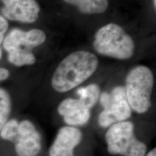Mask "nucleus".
I'll return each mask as SVG.
<instances>
[{"label":"nucleus","instance_id":"f257e3e1","mask_svg":"<svg viewBox=\"0 0 156 156\" xmlns=\"http://www.w3.org/2000/svg\"><path fill=\"white\" fill-rule=\"evenodd\" d=\"M98 66V59L92 52H73L58 64L51 78L52 87L58 93L68 92L92 76Z\"/></svg>","mask_w":156,"mask_h":156},{"label":"nucleus","instance_id":"f03ea898","mask_svg":"<svg viewBox=\"0 0 156 156\" xmlns=\"http://www.w3.org/2000/svg\"><path fill=\"white\" fill-rule=\"evenodd\" d=\"M93 47L101 55L126 60L134 55L135 44L122 27L115 23H109L97 31Z\"/></svg>","mask_w":156,"mask_h":156},{"label":"nucleus","instance_id":"7ed1b4c3","mask_svg":"<svg viewBox=\"0 0 156 156\" xmlns=\"http://www.w3.org/2000/svg\"><path fill=\"white\" fill-rule=\"evenodd\" d=\"M153 85V74L146 66H136L129 72L124 88L132 110L140 114L148 112L152 104Z\"/></svg>","mask_w":156,"mask_h":156},{"label":"nucleus","instance_id":"20e7f679","mask_svg":"<svg viewBox=\"0 0 156 156\" xmlns=\"http://www.w3.org/2000/svg\"><path fill=\"white\" fill-rule=\"evenodd\" d=\"M107 151L111 155L145 156L147 146L134 134L133 123L124 121L109 126L106 136Z\"/></svg>","mask_w":156,"mask_h":156},{"label":"nucleus","instance_id":"39448f33","mask_svg":"<svg viewBox=\"0 0 156 156\" xmlns=\"http://www.w3.org/2000/svg\"><path fill=\"white\" fill-rule=\"evenodd\" d=\"M100 102L103 110L98 116L101 127L108 128L116 123L126 121L132 115V109L126 98L124 86H116L111 93H101Z\"/></svg>","mask_w":156,"mask_h":156},{"label":"nucleus","instance_id":"423d86ee","mask_svg":"<svg viewBox=\"0 0 156 156\" xmlns=\"http://www.w3.org/2000/svg\"><path fill=\"white\" fill-rule=\"evenodd\" d=\"M13 144L17 156H37L41 151V136L34 123L25 119L19 122Z\"/></svg>","mask_w":156,"mask_h":156},{"label":"nucleus","instance_id":"0eeeda50","mask_svg":"<svg viewBox=\"0 0 156 156\" xmlns=\"http://www.w3.org/2000/svg\"><path fill=\"white\" fill-rule=\"evenodd\" d=\"M2 16L6 20L33 23L38 19L40 7L36 0H0Z\"/></svg>","mask_w":156,"mask_h":156},{"label":"nucleus","instance_id":"6e6552de","mask_svg":"<svg viewBox=\"0 0 156 156\" xmlns=\"http://www.w3.org/2000/svg\"><path fill=\"white\" fill-rule=\"evenodd\" d=\"M46 40V34L40 29L24 31L14 28L5 37L2 44L4 48L7 52L15 48L23 47L30 50L31 48L41 46Z\"/></svg>","mask_w":156,"mask_h":156},{"label":"nucleus","instance_id":"1a4fd4ad","mask_svg":"<svg viewBox=\"0 0 156 156\" xmlns=\"http://www.w3.org/2000/svg\"><path fill=\"white\" fill-rule=\"evenodd\" d=\"M83 133L75 126L60 128L49 149L50 156H74L75 148L80 145Z\"/></svg>","mask_w":156,"mask_h":156},{"label":"nucleus","instance_id":"9d476101","mask_svg":"<svg viewBox=\"0 0 156 156\" xmlns=\"http://www.w3.org/2000/svg\"><path fill=\"white\" fill-rule=\"evenodd\" d=\"M57 110L69 126L84 125L90 118V109L80 98L65 99L59 103Z\"/></svg>","mask_w":156,"mask_h":156},{"label":"nucleus","instance_id":"9b49d317","mask_svg":"<svg viewBox=\"0 0 156 156\" xmlns=\"http://www.w3.org/2000/svg\"><path fill=\"white\" fill-rule=\"evenodd\" d=\"M69 5L75 6L84 14H101L108 7V0H64Z\"/></svg>","mask_w":156,"mask_h":156},{"label":"nucleus","instance_id":"f8f14e48","mask_svg":"<svg viewBox=\"0 0 156 156\" xmlns=\"http://www.w3.org/2000/svg\"><path fill=\"white\" fill-rule=\"evenodd\" d=\"M7 59L9 62L17 67L25 65H33L36 63V56L30 50L17 48L8 51Z\"/></svg>","mask_w":156,"mask_h":156},{"label":"nucleus","instance_id":"ddd939ff","mask_svg":"<svg viewBox=\"0 0 156 156\" xmlns=\"http://www.w3.org/2000/svg\"><path fill=\"white\" fill-rule=\"evenodd\" d=\"M79 98L85 103L89 109H91L98 101L101 90L97 84H90L85 87H81L77 90Z\"/></svg>","mask_w":156,"mask_h":156},{"label":"nucleus","instance_id":"4468645a","mask_svg":"<svg viewBox=\"0 0 156 156\" xmlns=\"http://www.w3.org/2000/svg\"><path fill=\"white\" fill-rule=\"evenodd\" d=\"M12 109L11 97L7 90L0 87V131L9 120Z\"/></svg>","mask_w":156,"mask_h":156},{"label":"nucleus","instance_id":"2eb2a0df","mask_svg":"<svg viewBox=\"0 0 156 156\" xmlns=\"http://www.w3.org/2000/svg\"><path fill=\"white\" fill-rule=\"evenodd\" d=\"M19 122L17 119L8 120L0 131V137L6 141L14 142L18 132Z\"/></svg>","mask_w":156,"mask_h":156},{"label":"nucleus","instance_id":"dca6fc26","mask_svg":"<svg viewBox=\"0 0 156 156\" xmlns=\"http://www.w3.org/2000/svg\"><path fill=\"white\" fill-rule=\"evenodd\" d=\"M8 22L3 16L0 15V45L2 44L4 38L5 37V34L8 29Z\"/></svg>","mask_w":156,"mask_h":156},{"label":"nucleus","instance_id":"f3484780","mask_svg":"<svg viewBox=\"0 0 156 156\" xmlns=\"http://www.w3.org/2000/svg\"><path fill=\"white\" fill-rule=\"evenodd\" d=\"M10 73L7 69L0 67V82L7 80L9 77Z\"/></svg>","mask_w":156,"mask_h":156},{"label":"nucleus","instance_id":"a211bd4d","mask_svg":"<svg viewBox=\"0 0 156 156\" xmlns=\"http://www.w3.org/2000/svg\"><path fill=\"white\" fill-rule=\"evenodd\" d=\"M145 156H156V149L154 148V149L151 150V151L148 152L147 153H146Z\"/></svg>","mask_w":156,"mask_h":156},{"label":"nucleus","instance_id":"6ab92c4d","mask_svg":"<svg viewBox=\"0 0 156 156\" xmlns=\"http://www.w3.org/2000/svg\"><path fill=\"white\" fill-rule=\"evenodd\" d=\"M2 56V48H0V59H1Z\"/></svg>","mask_w":156,"mask_h":156},{"label":"nucleus","instance_id":"aec40b11","mask_svg":"<svg viewBox=\"0 0 156 156\" xmlns=\"http://www.w3.org/2000/svg\"><path fill=\"white\" fill-rule=\"evenodd\" d=\"M153 5H154V7L156 8V0H153Z\"/></svg>","mask_w":156,"mask_h":156}]
</instances>
